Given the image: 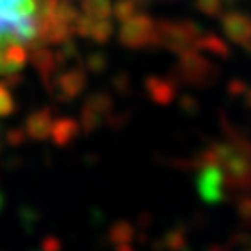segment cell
Instances as JSON below:
<instances>
[{
    "mask_svg": "<svg viewBox=\"0 0 251 251\" xmlns=\"http://www.w3.org/2000/svg\"><path fill=\"white\" fill-rule=\"evenodd\" d=\"M69 2H71V0H69ZM84 2H88V0H80V6L84 4Z\"/></svg>",
    "mask_w": 251,
    "mask_h": 251,
    "instance_id": "cell-3",
    "label": "cell"
},
{
    "mask_svg": "<svg viewBox=\"0 0 251 251\" xmlns=\"http://www.w3.org/2000/svg\"><path fill=\"white\" fill-rule=\"evenodd\" d=\"M199 8L203 11H208V13H214L216 9L220 8V0H198Z\"/></svg>",
    "mask_w": 251,
    "mask_h": 251,
    "instance_id": "cell-2",
    "label": "cell"
},
{
    "mask_svg": "<svg viewBox=\"0 0 251 251\" xmlns=\"http://www.w3.org/2000/svg\"><path fill=\"white\" fill-rule=\"evenodd\" d=\"M69 0H0V75L19 71L30 54L76 30Z\"/></svg>",
    "mask_w": 251,
    "mask_h": 251,
    "instance_id": "cell-1",
    "label": "cell"
}]
</instances>
